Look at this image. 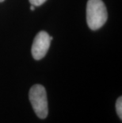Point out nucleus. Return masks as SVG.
<instances>
[{"mask_svg":"<svg viewBox=\"0 0 122 123\" xmlns=\"http://www.w3.org/2000/svg\"><path fill=\"white\" fill-rule=\"evenodd\" d=\"M3 1H5V0H0V2H3Z\"/></svg>","mask_w":122,"mask_h":123,"instance_id":"0eeeda50","label":"nucleus"},{"mask_svg":"<svg viewBox=\"0 0 122 123\" xmlns=\"http://www.w3.org/2000/svg\"><path fill=\"white\" fill-rule=\"evenodd\" d=\"M35 6H33V5H31V6H30V10H35Z\"/></svg>","mask_w":122,"mask_h":123,"instance_id":"423d86ee","label":"nucleus"},{"mask_svg":"<svg viewBox=\"0 0 122 123\" xmlns=\"http://www.w3.org/2000/svg\"><path fill=\"white\" fill-rule=\"evenodd\" d=\"M116 111L119 117L122 119V98L119 97L116 103Z\"/></svg>","mask_w":122,"mask_h":123,"instance_id":"20e7f679","label":"nucleus"},{"mask_svg":"<svg viewBox=\"0 0 122 123\" xmlns=\"http://www.w3.org/2000/svg\"><path fill=\"white\" fill-rule=\"evenodd\" d=\"M108 18L107 10L102 0H89L87 4V22L90 30L102 27Z\"/></svg>","mask_w":122,"mask_h":123,"instance_id":"f257e3e1","label":"nucleus"},{"mask_svg":"<svg viewBox=\"0 0 122 123\" xmlns=\"http://www.w3.org/2000/svg\"><path fill=\"white\" fill-rule=\"evenodd\" d=\"M29 1L31 5H33L35 6H41L43 3H45L47 0H29Z\"/></svg>","mask_w":122,"mask_h":123,"instance_id":"39448f33","label":"nucleus"},{"mask_svg":"<svg viewBox=\"0 0 122 123\" xmlns=\"http://www.w3.org/2000/svg\"><path fill=\"white\" fill-rule=\"evenodd\" d=\"M53 37L48 35L45 31H41L36 35L32 45L33 57L37 61L41 60L45 56L50 47L51 41Z\"/></svg>","mask_w":122,"mask_h":123,"instance_id":"7ed1b4c3","label":"nucleus"},{"mask_svg":"<svg viewBox=\"0 0 122 123\" xmlns=\"http://www.w3.org/2000/svg\"><path fill=\"white\" fill-rule=\"evenodd\" d=\"M29 97L33 111L37 117L41 119L45 118L48 113L47 93L45 88L41 84L33 85L29 90Z\"/></svg>","mask_w":122,"mask_h":123,"instance_id":"f03ea898","label":"nucleus"}]
</instances>
